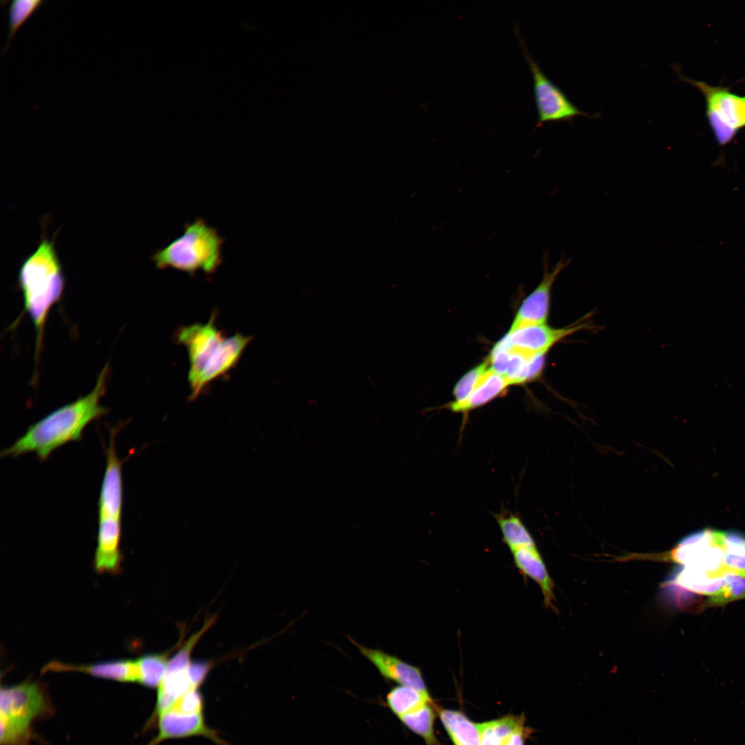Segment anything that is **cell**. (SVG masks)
I'll use <instances>...</instances> for the list:
<instances>
[{"label":"cell","mask_w":745,"mask_h":745,"mask_svg":"<svg viewBox=\"0 0 745 745\" xmlns=\"http://www.w3.org/2000/svg\"><path fill=\"white\" fill-rule=\"evenodd\" d=\"M524 722L523 716L507 715L476 724L481 745H501L503 741Z\"/></svg>","instance_id":"cell-26"},{"label":"cell","mask_w":745,"mask_h":745,"mask_svg":"<svg viewBox=\"0 0 745 745\" xmlns=\"http://www.w3.org/2000/svg\"><path fill=\"white\" fill-rule=\"evenodd\" d=\"M526 734V728L524 722L503 741L501 745H524Z\"/></svg>","instance_id":"cell-34"},{"label":"cell","mask_w":745,"mask_h":745,"mask_svg":"<svg viewBox=\"0 0 745 745\" xmlns=\"http://www.w3.org/2000/svg\"><path fill=\"white\" fill-rule=\"evenodd\" d=\"M43 3L42 0H13L10 2L7 10L8 14V33L1 54L6 52L10 42L17 29Z\"/></svg>","instance_id":"cell-28"},{"label":"cell","mask_w":745,"mask_h":745,"mask_svg":"<svg viewBox=\"0 0 745 745\" xmlns=\"http://www.w3.org/2000/svg\"><path fill=\"white\" fill-rule=\"evenodd\" d=\"M212 663L206 660H197L190 663L188 668V675L192 685L199 688L208 675Z\"/></svg>","instance_id":"cell-33"},{"label":"cell","mask_w":745,"mask_h":745,"mask_svg":"<svg viewBox=\"0 0 745 745\" xmlns=\"http://www.w3.org/2000/svg\"><path fill=\"white\" fill-rule=\"evenodd\" d=\"M511 553L519 572L536 582L541 588L545 606L554 608V584L537 547L520 548L511 550Z\"/></svg>","instance_id":"cell-19"},{"label":"cell","mask_w":745,"mask_h":745,"mask_svg":"<svg viewBox=\"0 0 745 745\" xmlns=\"http://www.w3.org/2000/svg\"><path fill=\"white\" fill-rule=\"evenodd\" d=\"M488 368L489 364L486 360L465 373L454 387V400L450 403L459 404L466 401Z\"/></svg>","instance_id":"cell-29"},{"label":"cell","mask_w":745,"mask_h":745,"mask_svg":"<svg viewBox=\"0 0 745 745\" xmlns=\"http://www.w3.org/2000/svg\"><path fill=\"white\" fill-rule=\"evenodd\" d=\"M0 692V745H30L32 722L52 712L44 686L26 681Z\"/></svg>","instance_id":"cell-4"},{"label":"cell","mask_w":745,"mask_h":745,"mask_svg":"<svg viewBox=\"0 0 745 745\" xmlns=\"http://www.w3.org/2000/svg\"><path fill=\"white\" fill-rule=\"evenodd\" d=\"M170 651L144 655L136 661L138 665L139 683L150 688H158L164 676Z\"/></svg>","instance_id":"cell-27"},{"label":"cell","mask_w":745,"mask_h":745,"mask_svg":"<svg viewBox=\"0 0 745 745\" xmlns=\"http://www.w3.org/2000/svg\"><path fill=\"white\" fill-rule=\"evenodd\" d=\"M548 254L545 255L542 279L537 287L524 299L508 330L546 324L550 310L551 290L561 272L570 264L564 256L549 270Z\"/></svg>","instance_id":"cell-10"},{"label":"cell","mask_w":745,"mask_h":745,"mask_svg":"<svg viewBox=\"0 0 745 745\" xmlns=\"http://www.w3.org/2000/svg\"><path fill=\"white\" fill-rule=\"evenodd\" d=\"M18 283L24 308L36 331V353L39 352L47 317L65 288V277L55 247L54 238L44 235L37 249L23 261Z\"/></svg>","instance_id":"cell-2"},{"label":"cell","mask_w":745,"mask_h":745,"mask_svg":"<svg viewBox=\"0 0 745 745\" xmlns=\"http://www.w3.org/2000/svg\"><path fill=\"white\" fill-rule=\"evenodd\" d=\"M360 653L378 670L387 682H393L417 690L430 696L420 668L408 664L381 649L367 648L348 637Z\"/></svg>","instance_id":"cell-11"},{"label":"cell","mask_w":745,"mask_h":745,"mask_svg":"<svg viewBox=\"0 0 745 745\" xmlns=\"http://www.w3.org/2000/svg\"><path fill=\"white\" fill-rule=\"evenodd\" d=\"M203 697L199 688H194L179 697L168 710L185 714H197L203 713Z\"/></svg>","instance_id":"cell-32"},{"label":"cell","mask_w":745,"mask_h":745,"mask_svg":"<svg viewBox=\"0 0 745 745\" xmlns=\"http://www.w3.org/2000/svg\"><path fill=\"white\" fill-rule=\"evenodd\" d=\"M250 339V337L240 334L223 338L203 370L199 383V392L236 364Z\"/></svg>","instance_id":"cell-17"},{"label":"cell","mask_w":745,"mask_h":745,"mask_svg":"<svg viewBox=\"0 0 745 745\" xmlns=\"http://www.w3.org/2000/svg\"><path fill=\"white\" fill-rule=\"evenodd\" d=\"M112 430L109 446L106 450V466L99 499V517L121 519L123 504L122 461L117 455Z\"/></svg>","instance_id":"cell-14"},{"label":"cell","mask_w":745,"mask_h":745,"mask_svg":"<svg viewBox=\"0 0 745 745\" xmlns=\"http://www.w3.org/2000/svg\"><path fill=\"white\" fill-rule=\"evenodd\" d=\"M668 581L675 586L695 594L708 596L717 595L726 582V574L721 575L690 566H681Z\"/></svg>","instance_id":"cell-18"},{"label":"cell","mask_w":745,"mask_h":745,"mask_svg":"<svg viewBox=\"0 0 745 745\" xmlns=\"http://www.w3.org/2000/svg\"><path fill=\"white\" fill-rule=\"evenodd\" d=\"M223 239L202 219L185 226L183 233L151 257L159 269L171 268L193 275L215 272L222 261Z\"/></svg>","instance_id":"cell-3"},{"label":"cell","mask_w":745,"mask_h":745,"mask_svg":"<svg viewBox=\"0 0 745 745\" xmlns=\"http://www.w3.org/2000/svg\"><path fill=\"white\" fill-rule=\"evenodd\" d=\"M510 386V383L504 376L493 370L489 366L468 399L459 404L449 403L446 405V408L454 413L467 414L501 396Z\"/></svg>","instance_id":"cell-20"},{"label":"cell","mask_w":745,"mask_h":745,"mask_svg":"<svg viewBox=\"0 0 745 745\" xmlns=\"http://www.w3.org/2000/svg\"><path fill=\"white\" fill-rule=\"evenodd\" d=\"M723 566L726 573L745 577V535L724 531Z\"/></svg>","instance_id":"cell-25"},{"label":"cell","mask_w":745,"mask_h":745,"mask_svg":"<svg viewBox=\"0 0 745 745\" xmlns=\"http://www.w3.org/2000/svg\"><path fill=\"white\" fill-rule=\"evenodd\" d=\"M211 319L205 324H196L181 328L177 335L178 341L187 349L190 368L188 379L191 388V398L200 393L199 383L205 367L223 339L221 332Z\"/></svg>","instance_id":"cell-9"},{"label":"cell","mask_w":745,"mask_h":745,"mask_svg":"<svg viewBox=\"0 0 745 745\" xmlns=\"http://www.w3.org/2000/svg\"><path fill=\"white\" fill-rule=\"evenodd\" d=\"M502 534V539L510 551L520 548H535L536 544L531 534L516 515L512 513H499L495 515Z\"/></svg>","instance_id":"cell-23"},{"label":"cell","mask_w":745,"mask_h":745,"mask_svg":"<svg viewBox=\"0 0 745 745\" xmlns=\"http://www.w3.org/2000/svg\"><path fill=\"white\" fill-rule=\"evenodd\" d=\"M212 624V619L208 620L199 631L189 638L186 643L168 660L166 672L181 671L188 668L191 653L195 646Z\"/></svg>","instance_id":"cell-31"},{"label":"cell","mask_w":745,"mask_h":745,"mask_svg":"<svg viewBox=\"0 0 745 745\" xmlns=\"http://www.w3.org/2000/svg\"><path fill=\"white\" fill-rule=\"evenodd\" d=\"M428 703H434L430 696H426L416 689L401 685L393 687L386 696V706L398 718L421 708Z\"/></svg>","instance_id":"cell-22"},{"label":"cell","mask_w":745,"mask_h":745,"mask_svg":"<svg viewBox=\"0 0 745 745\" xmlns=\"http://www.w3.org/2000/svg\"><path fill=\"white\" fill-rule=\"evenodd\" d=\"M108 373L106 365L90 393L56 409L31 425L23 436L1 452V456L17 457L34 452L41 461H44L57 448L81 440L85 428L107 412L100 404V400L106 391Z\"/></svg>","instance_id":"cell-1"},{"label":"cell","mask_w":745,"mask_h":745,"mask_svg":"<svg viewBox=\"0 0 745 745\" xmlns=\"http://www.w3.org/2000/svg\"><path fill=\"white\" fill-rule=\"evenodd\" d=\"M516 32L533 74L534 95L538 113L536 127L548 121H571L577 115L596 117L597 114L590 115L578 108L566 94L545 75L528 52L519 31L517 30Z\"/></svg>","instance_id":"cell-7"},{"label":"cell","mask_w":745,"mask_h":745,"mask_svg":"<svg viewBox=\"0 0 745 745\" xmlns=\"http://www.w3.org/2000/svg\"><path fill=\"white\" fill-rule=\"evenodd\" d=\"M724 536V530H699L684 537L661 558L713 573H728L723 566Z\"/></svg>","instance_id":"cell-6"},{"label":"cell","mask_w":745,"mask_h":745,"mask_svg":"<svg viewBox=\"0 0 745 745\" xmlns=\"http://www.w3.org/2000/svg\"><path fill=\"white\" fill-rule=\"evenodd\" d=\"M675 68L680 80L688 82L704 95L706 116L717 143L725 146L745 128V95L733 93L728 87L711 86L702 81L685 77Z\"/></svg>","instance_id":"cell-5"},{"label":"cell","mask_w":745,"mask_h":745,"mask_svg":"<svg viewBox=\"0 0 745 745\" xmlns=\"http://www.w3.org/2000/svg\"><path fill=\"white\" fill-rule=\"evenodd\" d=\"M158 733L148 745H158L170 738L203 735L219 745H228L220 739L216 731L209 728L205 722L203 713L185 714L167 710L158 717Z\"/></svg>","instance_id":"cell-13"},{"label":"cell","mask_w":745,"mask_h":745,"mask_svg":"<svg viewBox=\"0 0 745 745\" xmlns=\"http://www.w3.org/2000/svg\"><path fill=\"white\" fill-rule=\"evenodd\" d=\"M77 671L103 679L124 682H138L139 673L136 660L119 659L92 664L74 665L57 660L46 664L42 673Z\"/></svg>","instance_id":"cell-16"},{"label":"cell","mask_w":745,"mask_h":745,"mask_svg":"<svg viewBox=\"0 0 745 745\" xmlns=\"http://www.w3.org/2000/svg\"><path fill=\"white\" fill-rule=\"evenodd\" d=\"M435 708L434 703H428L399 719L406 728L422 737L426 745H439L434 733Z\"/></svg>","instance_id":"cell-24"},{"label":"cell","mask_w":745,"mask_h":745,"mask_svg":"<svg viewBox=\"0 0 745 745\" xmlns=\"http://www.w3.org/2000/svg\"><path fill=\"white\" fill-rule=\"evenodd\" d=\"M587 319V316H584L582 319L562 328H554L545 324L508 330L495 345L528 355H546L550 349L567 337L591 328L592 325Z\"/></svg>","instance_id":"cell-8"},{"label":"cell","mask_w":745,"mask_h":745,"mask_svg":"<svg viewBox=\"0 0 745 745\" xmlns=\"http://www.w3.org/2000/svg\"><path fill=\"white\" fill-rule=\"evenodd\" d=\"M726 582L722 591L716 596L708 598L705 606H722L731 602L745 599V577L733 573H726Z\"/></svg>","instance_id":"cell-30"},{"label":"cell","mask_w":745,"mask_h":745,"mask_svg":"<svg viewBox=\"0 0 745 745\" xmlns=\"http://www.w3.org/2000/svg\"><path fill=\"white\" fill-rule=\"evenodd\" d=\"M545 355H528L495 344L487 359L490 367L504 376L511 385L536 379L541 375Z\"/></svg>","instance_id":"cell-12"},{"label":"cell","mask_w":745,"mask_h":745,"mask_svg":"<svg viewBox=\"0 0 745 745\" xmlns=\"http://www.w3.org/2000/svg\"><path fill=\"white\" fill-rule=\"evenodd\" d=\"M439 718L455 745H481L477 724L463 713L439 709Z\"/></svg>","instance_id":"cell-21"},{"label":"cell","mask_w":745,"mask_h":745,"mask_svg":"<svg viewBox=\"0 0 745 745\" xmlns=\"http://www.w3.org/2000/svg\"><path fill=\"white\" fill-rule=\"evenodd\" d=\"M121 519L99 517L97 546L94 557V568L99 573L118 574L123 560L119 548Z\"/></svg>","instance_id":"cell-15"}]
</instances>
